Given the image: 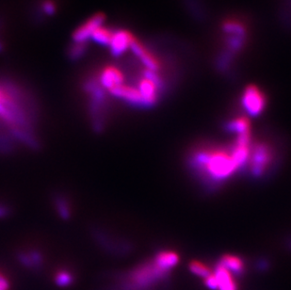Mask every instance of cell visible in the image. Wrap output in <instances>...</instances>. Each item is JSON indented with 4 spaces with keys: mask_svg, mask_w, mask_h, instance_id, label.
Returning a JSON list of instances; mask_svg holds the SVG:
<instances>
[{
    "mask_svg": "<svg viewBox=\"0 0 291 290\" xmlns=\"http://www.w3.org/2000/svg\"><path fill=\"white\" fill-rule=\"evenodd\" d=\"M195 161L201 170L214 180H223L239 170L232 153L221 149L203 151L197 155Z\"/></svg>",
    "mask_w": 291,
    "mask_h": 290,
    "instance_id": "6da1fadb",
    "label": "cell"
},
{
    "mask_svg": "<svg viewBox=\"0 0 291 290\" xmlns=\"http://www.w3.org/2000/svg\"><path fill=\"white\" fill-rule=\"evenodd\" d=\"M167 273L168 271L160 269L155 261L142 265L129 274L128 286L124 287L123 290L145 289L156 283L157 280L163 278Z\"/></svg>",
    "mask_w": 291,
    "mask_h": 290,
    "instance_id": "7a4b0ae2",
    "label": "cell"
},
{
    "mask_svg": "<svg viewBox=\"0 0 291 290\" xmlns=\"http://www.w3.org/2000/svg\"><path fill=\"white\" fill-rule=\"evenodd\" d=\"M250 167L254 176L260 177L269 169L272 161V152L270 146L266 143H258L251 149Z\"/></svg>",
    "mask_w": 291,
    "mask_h": 290,
    "instance_id": "3957f363",
    "label": "cell"
},
{
    "mask_svg": "<svg viewBox=\"0 0 291 290\" xmlns=\"http://www.w3.org/2000/svg\"><path fill=\"white\" fill-rule=\"evenodd\" d=\"M160 79L157 77L156 72L146 69L143 77L138 83V90L142 96V105L152 106L156 103Z\"/></svg>",
    "mask_w": 291,
    "mask_h": 290,
    "instance_id": "277c9868",
    "label": "cell"
},
{
    "mask_svg": "<svg viewBox=\"0 0 291 290\" xmlns=\"http://www.w3.org/2000/svg\"><path fill=\"white\" fill-rule=\"evenodd\" d=\"M15 105V98L5 88L0 87V122H3L9 128H16L19 117L17 116L18 110Z\"/></svg>",
    "mask_w": 291,
    "mask_h": 290,
    "instance_id": "5b68a950",
    "label": "cell"
},
{
    "mask_svg": "<svg viewBox=\"0 0 291 290\" xmlns=\"http://www.w3.org/2000/svg\"><path fill=\"white\" fill-rule=\"evenodd\" d=\"M242 105L248 114L257 116L266 105L265 95L256 86H248L242 95Z\"/></svg>",
    "mask_w": 291,
    "mask_h": 290,
    "instance_id": "8992f818",
    "label": "cell"
},
{
    "mask_svg": "<svg viewBox=\"0 0 291 290\" xmlns=\"http://www.w3.org/2000/svg\"><path fill=\"white\" fill-rule=\"evenodd\" d=\"M104 21L105 17L102 15H93L91 18H89L85 23H83L75 30L73 34L75 43H85L89 38L92 37V33L96 29L103 26Z\"/></svg>",
    "mask_w": 291,
    "mask_h": 290,
    "instance_id": "52a82bcc",
    "label": "cell"
},
{
    "mask_svg": "<svg viewBox=\"0 0 291 290\" xmlns=\"http://www.w3.org/2000/svg\"><path fill=\"white\" fill-rule=\"evenodd\" d=\"M135 38L127 30H118L113 32L111 41L108 44L111 53L116 56L122 55L131 47Z\"/></svg>",
    "mask_w": 291,
    "mask_h": 290,
    "instance_id": "ba28073f",
    "label": "cell"
},
{
    "mask_svg": "<svg viewBox=\"0 0 291 290\" xmlns=\"http://www.w3.org/2000/svg\"><path fill=\"white\" fill-rule=\"evenodd\" d=\"M100 83L107 91L125 83V76L120 69L115 66H107L100 75Z\"/></svg>",
    "mask_w": 291,
    "mask_h": 290,
    "instance_id": "9c48e42d",
    "label": "cell"
},
{
    "mask_svg": "<svg viewBox=\"0 0 291 290\" xmlns=\"http://www.w3.org/2000/svg\"><path fill=\"white\" fill-rule=\"evenodd\" d=\"M130 48L133 50L134 54L140 59V61L142 62V64H144V66L146 67L147 70L153 72L159 70L160 66H159L158 61L154 57V55L150 51H148L143 46L142 43H140L137 40H134V42L131 44Z\"/></svg>",
    "mask_w": 291,
    "mask_h": 290,
    "instance_id": "30bf717a",
    "label": "cell"
},
{
    "mask_svg": "<svg viewBox=\"0 0 291 290\" xmlns=\"http://www.w3.org/2000/svg\"><path fill=\"white\" fill-rule=\"evenodd\" d=\"M109 92L117 98L127 101L133 105H142V96L138 88L132 86L126 85L125 83L117 86Z\"/></svg>",
    "mask_w": 291,
    "mask_h": 290,
    "instance_id": "8fae6325",
    "label": "cell"
},
{
    "mask_svg": "<svg viewBox=\"0 0 291 290\" xmlns=\"http://www.w3.org/2000/svg\"><path fill=\"white\" fill-rule=\"evenodd\" d=\"M213 273L218 282V290H238L234 275L221 264L218 263Z\"/></svg>",
    "mask_w": 291,
    "mask_h": 290,
    "instance_id": "7c38bea8",
    "label": "cell"
},
{
    "mask_svg": "<svg viewBox=\"0 0 291 290\" xmlns=\"http://www.w3.org/2000/svg\"><path fill=\"white\" fill-rule=\"evenodd\" d=\"M154 261L160 269L169 272L170 269L178 265L179 262V255L172 251H164L156 255Z\"/></svg>",
    "mask_w": 291,
    "mask_h": 290,
    "instance_id": "4fadbf2b",
    "label": "cell"
},
{
    "mask_svg": "<svg viewBox=\"0 0 291 290\" xmlns=\"http://www.w3.org/2000/svg\"><path fill=\"white\" fill-rule=\"evenodd\" d=\"M225 269H227L232 274L240 275L244 271L245 265L241 257L234 255H225L221 257L220 262Z\"/></svg>",
    "mask_w": 291,
    "mask_h": 290,
    "instance_id": "5bb4252c",
    "label": "cell"
},
{
    "mask_svg": "<svg viewBox=\"0 0 291 290\" xmlns=\"http://www.w3.org/2000/svg\"><path fill=\"white\" fill-rule=\"evenodd\" d=\"M229 129L238 135L251 133V125L246 117L236 118L229 124Z\"/></svg>",
    "mask_w": 291,
    "mask_h": 290,
    "instance_id": "9a60e30c",
    "label": "cell"
},
{
    "mask_svg": "<svg viewBox=\"0 0 291 290\" xmlns=\"http://www.w3.org/2000/svg\"><path fill=\"white\" fill-rule=\"evenodd\" d=\"M112 35H113L112 30L102 26L92 33L91 38L95 43L103 44V45H108L111 41Z\"/></svg>",
    "mask_w": 291,
    "mask_h": 290,
    "instance_id": "2e32d148",
    "label": "cell"
},
{
    "mask_svg": "<svg viewBox=\"0 0 291 290\" xmlns=\"http://www.w3.org/2000/svg\"><path fill=\"white\" fill-rule=\"evenodd\" d=\"M189 268L194 275L199 276L204 279L212 273L211 269H209L206 264L197 261V260H193V261L191 262Z\"/></svg>",
    "mask_w": 291,
    "mask_h": 290,
    "instance_id": "e0dca14e",
    "label": "cell"
},
{
    "mask_svg": "<svg viewBox=\"0 0 291 290\" xmlns=\"http://www.w3.org/2000/svg\"><path fill=\"white\" fill-rule=\"evenodd\" d=\"M55 282L59 286L66 287L74 282V276L67 270H60L55 276Z\"/></svg>",
    "mask_w": 291,
    "mask_h": 290,
    "instance_id": "ac0fdd59",
    "label": "cell"
},
{
    "mask_svg": "<svg viewBox=\"0 0 291 290\" xmlns=\"http://www.w3.org/2000/svg\"><path fill=\"white\" fill-rule=\"evenodd\" d=\"M86 50L85 43H75L70 49V56L77 59L84 54Z\"/></svg>",
    "mask_w": 291,
    "mask_h": 290,
    "instance_id": "d6986e66",
    "label": "cell"
},
{
    "mask_svg": "<svg viewBox=\"0 0 291 290\" xmlns=\"http://www.w3.org/2000/svg\"><path fill=\"white\" fill-rule=\"evenodd\" d=\"M204 282L208 289L218 290V282L213 272L204 279Z\"/></svg>",
    "mask_w": 291,
    "mask_h": 290,
    "instance_id": "ffe728a7",
    "label": "cell"
},
{
    "mask_svg": "<svg viewBox=\"0 0 291 290\" xmlns=\"http://www.w3.org/2000/svg\"><path fill=\"white\" fill-rule=\"evenodd\" d=\"M43 8L44 13H46L47 15L53 14L54 11H55V9H56L55 5H54V3L51 2V1H45L44 4H43Z\"/></svg>",
    "mask_w": 291,
    "mask_h": 290,
    "instance_id": "44dd1931",
    "label": "cell"
}]
</instances>
